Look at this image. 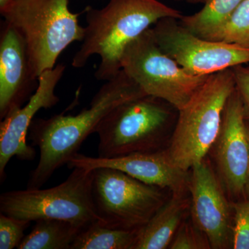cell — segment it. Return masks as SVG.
Here are the masks:
<instances>
[{"mask_svg": "<svg viewBox=\"0 0 249 249\" xmlns=\"http://www.w3.org/2000/svg\"><path fill=\"white\" fill-rule=\"evenodd\" d=\"M142 88L121 70L106 81L93 96L89 107L76 115L56 114L49 119H34L29 139L40 150L38 163L30 174L27 188H40L59 168L67 164L101 121L113 109L131 100L145 96Z\"/></svg>", "mask_w": 249, "mask_h": 249, "instance_id": "obj_1", "label": "cell"}, {"mask_svg": "<svg viewBox=\"0 0 249 249\" xmlns=\"http://www.w3.org/2000/svg\"><path fill=\"white\" fill-rule=\"evenodd\" d=\"M85 12V37L71 65L83 68L91 56L98 55L101 62L95 77L103 81L112 79L122 70L121 58L130 42L160 19L183 16L158 0H109L102 9L88 6Z\"/></svg>", "mask_w": 249, "mask_h": 249, "instance_id": "obj_2", "label": "cell"}, {"mask_svg": "<svg viewBox=\"0 0 249 249\" xmlns=\"http://www.w3.org/2000/svg\"><path fill=\"white\" fill-rule=\"evenodd\" d=\"M235 89L232 69L209 75L178 117L167 155L183 171L204 160L217 142L228 100Z\"/></svg>", "mask_w": 249, "mask_h": 249, "instance_id": "obj_3", "label": "cell"}, {"mask_svg": "<svg viewBox=\"0 0 249 249\" xmlns=\"http://www.w3.org/2000/svg\"><path fill=\"white\" fill-rule=\"evenodd\" d=\"M0 14L22 34L37 78L55 66L69 46L84 39L80 14L70 11L69 0H14Z\"/></svg>", "mask_w": 249, "mask_h": 249, "instance_id": "obj_4", "label": "cell"}, {"mask_svg": "<svg viewBox=\"0 0 249 249\" xmlns=\"http://www.w3.org/2000/svg\"><path fill=\"white\" fill-rule=\"evenodd\" d=\"M70 176L48 189L27 188L0 196V212L36 222L52 219L66 221L80 229L99 221L92 197L93 170L73 167Z\"/></svg>", "mask_w": 249, "mask_h": 249, "instance_id": "obj_5", "label": "cell"}, {"mask_svg": "<svg viewBox=\"0 0 249 249\" xmlns=\"http://www.w3.org/2000/svg\"><path fill=\"white\" fill-rule=\"evenodd\" d=\"M121 68L148 96L160 98L179 110L209 76L190 74L165 53L151 28L127 46Z\"/></svg>", "mask_w": 249, "mask_h": 249, "instance_id": "obj_6", "label": "cell"}, {"mask_svg": "<svg viewBox=\"0 0 249 249\" xmlns=\"http://www.w3.org/2000/svg\"><path fill=\"white\" fill-rule=\"evenodd\" d=\"M164 101L142 96L113 109L98 124L100 158L111 159L136 153L154 152L160 133L169 119Z\"/></svg>", "mask_w": 249, "mask_h": 249, "instance_id": "obj_7", "label": "cell"}, {"mask_svg": "<svg viewBox=\"0 0 249 249\" xmlns=\"http://www.w3.org/2000/svg\"><path fill=\"white\" fill-rule=\"evenodd\" d=\"M159 188L115 168H96L92 197L99 222L114 229L139 230L163 204Z\"/></svg>", "mask_w": 249, "mask_h": 249, "instance_id": "obj_8", "label": "cell"}, {"mask_svg": "<svg viewBox=\"0 0 249 249\" xmlns=\"http://www.w3.org/2000/svg\"><path fill=\"white\" fill-rule=\"evenodd\" d=\"M165 18L151 27L160 49L194 76L213 73L249 62V47L207 40L177 21Z\"/></svg>", "mask_w": 249, "mask_h": 249, "instance_id": "obj_9", "label": "cell"}, {"mask_svg": "<svg viewBox=\"0 0 249 249\" xmlns=\"http://www.w3.org/2000/svg\"><path fill=\"white\" fill-rule=\"evenodd\" d=\"M66 66L59 64L38 77L35 93L22 107L11 112L0 124V179L4 181L5 170L14 157L22 160H34L36 150L28 145L27 137L31 122L41 109H49L58 104L55 88L65 73Z\"/></svg>", "mask_w": 249, "mask_h": 249, "instance_id": "obj_10", "label": "cell"}, {"mask_svg": "<svg viewBox=\"0 0 249 249\" xmlns=\"http://www.w3.org/2000/svg\"><path fill=\"white\" fill-rule=\"evenodd\" d=\"M27 44L14 26L1 22L0 32V119L28 102L38 87Z\"/></svg>", "mask_w": 249, "mask_h": 249, "instance_id": "obj_11", "label": "cell"}, {"mask_svg": "<svg viewBox=\"0 0 249 249\" xmlns=\"http://www.w3.org/2000/svg\"><path fill=\"white\" fill-rule=\"evenodd\" d=\"M217 161L227 189L245 191L249 170V141L243 104L237 90L228 100L217 139Z\"/></svg>", "mask_w": 249, "mask_h": 249, "instance_id": "obj_12", "label": "cell"}, {"mask_svg": "<svg viewBox=\"0 0 249 249\" xmlns=\"http://www.w3.org/2000/svg\"><path fill=\"white\" fill-rule=\"evenodd\" d=\"M190 190L193 217L213 249L226 248L230 232V213L217 178L204 160L193 165Z\"/></svg>", "mask_w": 249, "mask_h": 249, "instance_id": "obj_13", "label": "cell"}, {"mask_svg": "<svg viewBox=\"0 0 249 249\" xmlns=\"http://www.w3.org/2000/svg\"><path fill=\"white\" fill-rule=\"evenodd\" d=\"M67 165L71 169L73 167L88 170L115 168L147 184L170 188L174 193H181L186 180V172L173 164L165 150L136 152L111 159L77 153Z\"/></svg>", "mask_w": 249, "mask_h": 249, "instance_id": "obj_14", "label": "cell"}, {"mask_svg": "<svg viewBox=\"0 0 249 249\" xmlns=\"http://www.w3.org/2000/svg\"><path fill=\"white\" fill-rule=\"evenodd\" d=\"M184 201L181 193H174L137 231L132 249H164L170 245L184 213Z\"/></svg>", "mask_w": 249, "mask_h": 249, "instance_id": "obj_15", "label": "cell"}, {"mask_svg": "<svg viewBox=\"0 0 249 249\" xmlns=\"http://www.w3.org/2000/svg\"><path fill=\"white\" fill-rule=\"evenodd\" d=\"M18 249H71L82 230L66 221L44 219L36 221Z\"/></svg>", "mask_w": 249, "mask_h": 249, "instance_id": "obj_16", "label": "cell"}, {"mask_svg": "<svg viewBox=\"0 0 249 249\" xmlns=\"http://www.w3.org/2000/svg\"><path fill=\"white\" fill-rule=\"evenodd\" d=\"M243 1L208 0L200 11L183 16L180 23L193 34L210 40Z\"/></svg>", "mask_w": 249, "mask_h": 249, "instance_id": "obj_17", "label": "cell"}, {"mask_svg": "<svg viewBox=\"0 0 249 249\" xmlns=\"http://www.w3.org/2000/svg\"><path fill=\"white\" fill-rule=\"evenodd\" d=\"M137 231L106 227L96 221L78 232L71 249H132Z\"/></svg>", "mask_w": 249, "mask_h": 249, "instance_id": "obj_18", "label": "cell"}, {"mask_svg": "<svg viewBox=\"0 0 249 249\" xmlns=\"http://www.w3.org/2000/svg\"><path fill=\"white\" fill-rule=\"evenodd\" d=\"M249 47V0H244L210 39Z\"/></svg>", "mask_w": 249, "mask_h": 249, "instance_id": "obj_19", "label": "cell"}, {"mask_svg": "<svg viewBox=\"0 0 249 249\" xmlns=\"http://www.w3.org/2000/svg\"><path fill=\"white\" fill-rule=\"evenodd\" d=\"M30 221L0 214V249H18L30 227Z\"/></svg>", "mask_w": 249, "mask_h": 249, "instance_id": "obj_20", "label": "cell"}, {"mask_svg": "<svg viewBox=\"0 0 249 249\" xmlns=\"http://www.w3.org/2000/svg\"><path fill=\"white\" fill-rule=\"evenodd\" d=\"M232 248L249 249V199L235 205Z\"/></svg>", "mask_w": 249, "mask_h": 249, "instance_id": "obj_21", "label": "cell"}, {"mask_svg": "<svg viewBox=\"0 0 249 249\" xmlns=\"http://www.w3.org/2000/svg\"><path fill=\"white\" fill-rule=\"evenodd\" d=\"M208 245L190 226L184 225L180 228L170 248L171 249H207Z\"/></svg>", "mask_w": 249, "mask_h": 249, "instance_id": "obj_22", "label": "cell"}, {"mask_svg": "<svg viewBox=\"0 0 249 249\" xmlns=\"http://www.w3.org/2000/svg\"><path fill=\"white\" fill-rule=\"evenodd\" d=\"M236 89L243 104L246 120H249V67L237 65L232 67Z\"/></svg>", "mask_w": 249, "mask_h": 249, "instance_id": "obj_23", "label": "cell"}, {"mask_svg": "<svg viewBox=\"0 0 249 249\" xmlns=\"http://www.w3.org/2000/svg\"><path fill=\"white\" fill-rule=\"evenodd\" d=\"M14 0H0V11H4L12 4Z\"/></svg>", "mask_w": 249, "mask_h": 249, "instance_id": "obj_24", "label": "cell"}, {"mask_svg": "<svg viewBox=\"0 0 249 249\" xmlns=\"http://www.w3.org/2000/svg\"><path fill=\"white\" fill-rule=\"evenodd\" d=\"M248 121L249 123L246 122V124H247V134H248V138L249 141V120ZM245 191L246 193H247V196H248V199H249V170L248 178H247V185H246Z\"/></svg>", "mask_w": 249, "mask_h": 249, "instance_id": "obj_25", "label": "cell"}, {"mask_svg": "<svg viewBox=\"0 0 249 249\" xmlns=\"http://www.w3.org/2000/svg\"><path fill=\"white\" fill-rule=\"evenodd\" d=\"M186 1L193 4H204L208 0H186Z\"/></svg>", "mask_w": 249, "mask_h": 249, "instance_id": "obj_26", "label": "cell"}]
</instances>
